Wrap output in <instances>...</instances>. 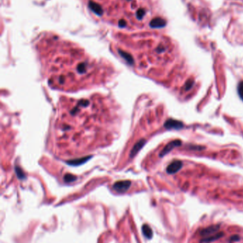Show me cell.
Wrapping results in <instances>:
<instances>
[{
  "label": "cell",
  "instance_id": "1",
  "mask_svg": "<svg viewBox=\"0 0 243 243\" xmlns=\"http://www.w3.org/2000/svg\"><path fill=\"white\" fill-rule=\"evenodd\" d=\"M93 18L126 31L144 23L148 9L144 0H81Z\"/></svg>",
  "mask_w": 243,
  "mask_h": 243
},
{
  "label": "cell",
  "instance_id": "3",
  "mask_svg": "<svg viewBox=\"0 0 243 243\" xmlns=\"http://www.w3.org/2000/svg\"><path fill=\"white\" fill-rule=\"evenodd\" d=\"M183 166V163L180 161H175L172 162L169 166H168L166 171L168 174H174L178 172L180 169V168Z\"/></svg>",
  "mask_w": 243,
  "mask_h": 243
},
{
  "label": "cell",
  "instance_id": "7",
  "mask_svg": "<svg viewBox=\"0 0 243 243\" xmlns=\"http://www.w3.org/2000/svg\"><path fill=\"white\" fill-rule=\"evenodd\" d=\"M238 94L240 95V98L243 100V82H240L238 85Z\"/></svg>",
  "mask_w": 243,
  "mask_h": 243
},
{
  "label": "cell",
  "instance_id": "4",
  "mask_svg": "<svg viewBox=\"0 0 243 243\" xmlns=\"http://www.w3.org/2000/svg\"><path fill=\"white\" fill-rule=\"evenodd\" d=\"M131 186V183L129 181H120V182H117L114 184L113 186V189H114L115 191H120V192H124L125 191H127L129 189Z\"/></svg>",
  "mask_w": 243,
  "mask_h": 243
},
{
  "label": "cell",
  "instance_id": "8",
  "mask_svg": "<svg viewBox=\"0 0 243 243\" xmlns=\"http://www.w3.org/2000/svg\"><path fill=\"white\" fill-rule=\"evenodd\" d=\"M193 82H192V81L187 82V84H186V85H185L186 91H188V90L191 89V88H192V86H193Z\"/></svg>",
  "mask_w": 243,
  "mask_h": 243
},
{
  "label": "cell",
  "instance_id": "6",
  "mask_svg": "<svg viewBox=\"0 0 243 243\" xmlns=\"http://www.w3.org/2000/svg\"><path fill=\"white\" fill-rule=\"evenodd\" d=\"M142 231L143 233H144V236L146 237V238L150 239L153 236V231L151 230V228H150V226L148 225H144L142 227Z\"/></svg>",
  "mask_w": 243,
  "mask_h": 243
},
{
  "label": "cell",
  "instance_id": "5",
  "mask_svg": "<svg viewBox=\"0 0 243 243\" xmlns=\"http://www.w3.org/2000/svg\"><path fill=\"white\" fill-rule=\"evenodd\" d=\"M180 144H181V142H180V141H179V140L172 141V142L169 143V144H168L167 146H166V147L164 148V149L162 151V152L160 153V156H163V155H165V154H167V153L169 152L172 148L175 147V146H180Z\"/></svg>",
  "mask_w": 243,
  "mask_h": 243
},
{
  "label": "cell",
  "instance_id": "2",
  "mask_svg": "<svg viewBox=\"0 0 243 243\" xmlns=\"http://www.w3.org/2000/svg\"><path fill=\"white\" fill-rule=\"evenodd\" d=\"M165 127L167 129H180L183 127V124L181 122L178 120H174V119H168L165 123Z\"/></svg>",
  "mask_w": 243,
  "mask_h": 243
}]
</instances>
